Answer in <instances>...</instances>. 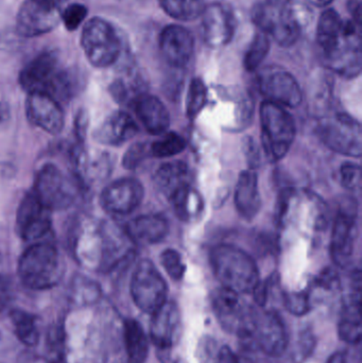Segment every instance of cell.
I'll return each mask as SVG.
<instances>
[{
  "instance_id": "cell-10",
  "label": "cell",
  "mask_w": 362,
  "mask_h": 363,
  "mask_svg": "<svg viewBox=\"0 0 362 363\" xmlns=\"http://www.w3.org/2000/svg\"><path fill=\"white\" fill-rule=\"evenodd\" d=\"M132 300L140 311L152 315L167 302L168 286L151 260L138 262L130 285Z\"/></svg>"
},
{
  "instance_id": "cell-39",
  "label": "cell",
  "mask_w": 362,
  "mask_h": 363,
  "mask_svg": "<svg viewBox=\"0 0 362 363\" xmlns=\"http://www.w3.org/2000/svg\"><path fill=\"white\" fill-rule=\"evenodd\" d=\"M99 287L84 277H77L74 284V294L77 302L91 303L99 298Z\"/></svg>"
},
{
  "instance_id": "cell-28",
  "label": "cell",
  "mask_w": 362,
  "mask_h": 363,
  "mask_svg": "<svg viewBox=\"0 0 362 363\" xmlns=\"http://www.w3.org/2000/svg\"><path fill=\"white\" fill-rule=\"evenodd\" d=\"M123 343L127 363H145L149 354V340L142 326L136 320L123 322Z\"/></svg>"
},
{
  "instance_id": "cell-6",
  "label": "cell",
  "mask_w": 362,
  "mask_h": 363,
  "mask_svg": "<svg viewBox=\"0 0 362 363\" xmlns=\"http://www.w3.org/2000/svg\"><path fill=\"white\" fill-rule=\"evenodd\" d=\"M261 144L268 159L278 162L286 157L295 138L293 116L278 104L264 101L261 106Z\"/></svg>"
},
{
  "instance_id": "cell-12",
  "label": "cell",
  "mask_w": 362,
  "mask_h": 363,
  "mask_svg": "<svg viewBox=\"0 0 362 363\" xmlns=\"http://www.w3.org/2000/svg\"><path fill=\"white\" fill-rule=\"evenodd\" d=\"M318 132L320 140L331 150L348 157H361V125L351 115L338 113L325 119L319 125Z\"/></svg>"
},
{
  "instance_id": "cell-4",
  "label": "cell",
  "mask_w": 362,
  "mask_h": 363,
  "mask_svg": "<svg viewBox=\"0 0 362 363\" xmlns=\"http://www.w3.org/2000/svg\"><path fill=\"white\" fill-rule=\"evenodd\" d=\"M210 264L221 286L238 294H252L259 279L256 262L231 245H219L210 252Z\"/></svg>"
},
{
  "instance_id": "cell-16",
  "label": "cell",
  "mask_w": 362,
  "mask_h": 363,
  "mask_svg": "<svg viewBox=\"0 0 362 363\" xmlns=\"http://www.w3.org/2000/svg\"><path fill=\"white\" fill-rule=\"evenodd\" d=\"M144 186L133 178H123L106 186L100 194L102 209L113 216H127L138 208L144 200Z\"/></svg>"
},
{
  "instance_id": "cell-54",
  "label": "cell",
  "mask_w": 362,
  "mask_h": 363,
  "mask_svg": "<svg viewBox=\"0 0 362 363\" xmlns=\"http://www.w3.org/2000/svg\"><path fill=\"white\" fill-rule=\"evenodd\" d=\"M36 1L42 2V4H49V6H57V8H59L60 4H63L65 0H36Z\"/></svg>"
},
{
  "instance_id": "cell-24",
  "label": "cell",
  "mask_w": 362,
  "mask_h": 363,
  "mask_svg": "<svg viewBox=\"0 0 362 363\" xmlns=\"http://www.w3.org/2000/svg\"><path fill=\"white\" fill-rule=\"evenodd\" d=\"M132 104L138 121L148 133L159 135L169 129V112L159 98L144 93L137 96Z\"/></svg>"
},
{
  "instance_id": "cell-34",
  "label": "cell",
  "mask_w": 362,
  "mask_h": 363,
  "mask_svg": "<svg viewBox=\"0 0 362 363\" xmlns=\"http://www.w3.org/2000/svg\"><path fill=\"white\" fill-rule=\"evenodd\" d=\"M186 148V140L179 134L170 132L161 140L150 145L151 155L154 157H171L180 155Z\"/></svg>"
},
{
  "instance_id": "cell-42",
  "label": "cell",
  "mask_w": 362,
  "mask_h": 363,
  "mask_svg": "<svg viewBox=\"0 0 362 363\" xmlns=\"http://www.w3.org/2000/svg\"><path fill=\"white\" fill-rule=\"evenodd\" d=\"M316 347V338L312 330H305L300 334L298 340L297 350H295V362H304L310 357Z\"/></svg>"
},
{
  "instance_id": "cell-36",
  "label": "cell",
  "mask_w": 362,
  "mask_h": 363,
  "mask_svg": "<svg viewBox=\"0 0 362 363\" xmlns=\"http://www.w3.org/2000/svg\"><path fill=\"white\" fill-rule=\"evenodd\" d=\"M283 300H284L285 308L291 315L297 317L307 315L312 308L310 294L306 291L287 292L284 294Z\"/></svg>"
},
{
  "instance_id": "cell-17",
  "label": "cell",
  "mask_w": 362,
  "mask_h": 363,
  "mask_svg": "<svg viewBox=\"0 0 362 363\" xmlns=\"http://www.w3.org/2000/svg\"><path fill=\"white\" fill-rule=\"evenodd\" d=\"M201 35L204 43L213 48L225 46L233 40L236 17L227 4L215 2L204 6L201 14Z\"/></svg>"
},
{
  "instance_id": "cell-21",
  "label": "cell",
  "mask_w": 362,
  "mask_h": 363,
  "mask_svg": "<svg viewBox=\"0 0 362 363\" xmlns=\"http://www.w3.org/2000/svg\"><path fill=\"white\" fill-rule=\"evenodd\" d=\"M159 48L166 61L174 67H184L191 61L195 40L186 28L169 26L162 32Z\"/></svg>"
},
{
  "instance_id": "cell-18",
  "label": "cell",
  "mask_w": 362,
  "mask_h": 363,
  "mask_svg": "<svg viewBox=\"0 0 362 363\" xmlns=\"http://www.w3.org/2000/svg\"><path fill=\"white\" fill-rule=\"evenodd\" d=\"M60 21L61 12L57 6L26 0L17 13V31L25 38H34L52 31Z\"/></svg>"
},
{
  "instance_id": "cell-49",
  "label": "cell",
  "mask_w": 362,
  "mask_h": 363,
  "mask_svg": "<svg viewBox=\"0 0 362 363\" xmlns=\"http://www.w3.org/2000/svg\"><path fill=\"white\" fill-rule=\"evenodd\" d=\"M87 114L84 112H80L77 116L76 121V131L77 136H78V140L82 142L83 138H84L85 131L87 130Z\"/></svg>"
},
{
  "instance_id": "cell-40",
  "label": "cell",
  "mask_w": 362,
  "mask_h": 363,
  "mask_svg": "<svg viewBox=\"0 0 362 363\" xmlns=\"http://www.w3.org/2000/svg\"><path fill=\"white\" fill-rule=\"evenodd\" d=\"M86 16V6L81 4H72L61 13V21L66 29L74 31L84 23Z\"/></svg>"
},
{
  "instance_id": "cell-47",
  "label": "cell",
  "mask_w": 362,
  "mask_h": 363,
  "mask_svg": "<svg viewBox=\"0 0 362 363\" xmlns=\"http://www.w3.org/2000/svg\"><path fill=\"white\" fill-rule=\"evenodd\" d=\"M291 196H293V190L291 189H284L278 196L276 209V223H282L283 218H284L285 213H287V209H288Z\"/></svg>"
},
{
  "instance_id": "cell-41",
  "label": "cell",
  "mask_w": 362,
  "mask_h": 363,
  "mask_svg": "<svg viewBox=\"0 0 362 363\" xmlns=\"http://www.w3.org/2000/svg\"><path fill=\"white\" fill-rule=\"evenodd\" d=\"M210 349L205 350V354H202V363H239L237 356L229 347H222L214 351L212 345H208Z\"/></svg>"
},
{
  "instance_id": "cell-26",
  "label": "cell",
  "mask_w": 362,
  "mask_h": 363,
  "mask_svg": "<svg viewBox=\"0 0 362 363\" xmlns=\"http://www.w3.org/2000/svg\"><path fill=\"white\" fill-rule=\"evenodd\" d=\"M236 209L244 219L251 221L261 209V200L259 190V179L252 170L240 174L234 194Z\"/></svg>"
},
{
  "instance_id": "cell-8",
  "label": "cell",
  "mask_w": 362,
  "mask_h": 363,
  "mask_svg": "<svg viewBox=\"0 0 362 363\" xmlns=\"http://www.w3.org/2000/svg\"><path fill=\"white\" fill-rule=\"evenodd\" d=\"M212 306L225 332L238 335L244 340H251L259 313L253 307L242 302L240 294L227 288H219L213 294Z\"/></svg>"
},
{
  "instance_id": "cell-37",
  "label": "cell",
  "mask_w": 362,
  "mask_h": 363,
  "mask_svg": "<svg viewBox=\"0 0 362 363\" xmlns=\"http://www.w3.org/2000/svg\"><path fill=\"white\" fill-rule=\"evenodd\" d=\"M161 264L174 281H181L184 277L186 266L183 262L182 255L176 250H165L161 254Z\"/></svg>"
},
{
  "instance_id": "cell-53",
  "label": "cell",
  "mask_w": 362,
  "mask_h": 363,
  "mask_svg": "<svg viewBox=\"0 0 362 363\" xmlns=\"http://www.w3.org/2000/svg\"><path fill=\"white\" fill-rule=\"evenodd\" d=\"M308 4H312L316 6H327L331 4L334 0H305Z\"/></svg>"
},
{
  "instance_id": "cell-9",
  "label": "cell",
  "mask_w": 362,
  "mask_h": 363,
  "mask_svg": "<svg viewBox=\"0 0 362 363\" xmlns=\"http://www.w3.org/2000/svg\"><path fill=\"white\" fill-rule=\"evenodd\" d=\"M81 46L89 63L98 68L113 65L121 52L120 40L114 28L99 17L85 23L81 34Z\"/></svg>"
},
{
  "instance_id": "cell-30",
  "label": "cell",
  "mask_w": 362,
  "mask_h": 363,
  "mask_svg": "<svg viewBox=\"0 0 362 363\" xmlns=\"http://www.w3.org/2000/svg\"><path fill=\"white\" fill-rule=\"evenodd\" d=\"M174 213L179 219L185 222H191L201 215L203 204L200 194L191 187V184L183 186L178 191L170 196Z\"/></svg>"
},
{
  "instance_id": "cell-20",
  "label": "cell",
  "mask_w": 362,
  "mask_h": 363,
  "mask_svg": "<svg viewBox=\"0 0 362 363\" xmlns=\"http://www.w3.org/2000/svg\"><path fill=\"white\" fill-rule=\"evenodd\" d=\"M151 317V340L157 350H171L182 335V315L178 304L167 301Z\"/></svg>"
},
{
  "instance_id": "cell-29",
  "label": "cell",
  "mask_w": 362,
  "mask_h": 363,
  "mask_svg": "<svg viewBox=\"0 0 362 363\" xmlns=\"http://www.w3.org/2000/svg\"><path fill=\"white\" fill-rule=\"evenodd\" d=\"M361 301L344 298L341 317L338 323V335L344 342L357 345L362 335Z\"/></svg>"
},
{
  "instance_id": "cell-1",
  "label": "cell",
  "mask_w": 362,
  "mask_h": 363,
  "mask_svg": "<svg viewBox=\"0 0 362 363\" xmlns=\"http://www.w3.org/2000/svg\"><path fill=\"white\" fill-rule=\"evenodd\" d=\"M259 31L283 47L295 45L310 19L307 9L287 0H261L251 13Z\"/></svg>"
},
{
  "instance_id": "cell-15",
  "label": "cell",
  "mask_w": 362,
  "mask_h": 363,
  "mask_svg": "<svg viewBox=\"0 0 362 363\" xmlns=\"http://www.w3.org/2000/svg\"><path fill=\"white\" fill-rule=\"evenodd\" d=\"M52 226L51 211L44 206L33 191L28 192L19 203L16 215V232L25 241L44 238Z\"/></svg>"
},
{
  "instance_id": "cell-45",
  "label": "cell",
  "mask_w": 362,
  "mask_h": 363,
  "mask_svg": "<svg viewBox=\"0 0 362 363\" xmlns=\"http://www.w3.org/2000/svg\"><path fill=\"white\" fill-rule=\"evenodd\" d=\"M315 285L321 289L329 290V291L338 289L340 286L338 273L332 268L324 269L315 279Z\"/></svg>"
},
{
  "instance_id": "cell-51",
  "label": "cell",
  "mask_w": 362,
  "mask_h": 363,
  "mask_svg": "<svg viewBox=\"0 0 362 363\" xmlns=\"http://www.w3.org/2000/svg\"><path fill=\"white\" fill-rule=\"evenodd\" d=\"M9 118H10V108L6 102L0 101V128L8 123Z\"/></svg>"
},
{
  "instance_id": "cell-25",
  "label": "cell",
  "mask_w": 362,
  "mask_h": 363,
  "mask_svg": "<svg viewBox=\"0 0 362 363\" xmlns=\"http://www.w3.org/2000/svg\"><path fill=\"white\" fill-rule=\"evenodd\" d=\"M77 180L80 185L97 183L108 178L112 169L110 155L99 151H86L78 148L74 152Z\"/></svg>"
},
{
  "instance_id": "cell-46",
  "label": "cell",
  "mask_w": 362,
  "mask_h": 363,
  "mask_svg": "<svg viewBox=\"0 0 362 363\" xmlns=\"http://www.w3.org/2000/svg\"><path fill=\"white\" fill-rule=\"evenodd\" d=\"M244 152L251 169L259 167L261 164V153H259V145L255 143L253 138L248 136L244 138Z\"/></svg>"
},
{
  "instance_id": "cell-13",
  "label": "cell",
  "mask_w": 362,
  "mask_h": 363,
  "mask_svg": "<svg viewBox=\"0 0 362 363\" xmlns=\"http://www.w3.org/2000/svg\"><path fill=\"white\" fill-rule=\"evenodd\" d=\"M259 86L266 101L283 108H297L303 99L301 87L295 77L281 67L265 68L259 74Z\"/></svg>"
},
{
  "instance_id": "cell-2",
  "label": "cell",
  "mask_w": 362,
  "mask_h": 363,
  "mask_svg": "<svg viewBox=\"0 0 362 363\" xmlns=\"http://www.w3.org/2000/svg\"><path fill=\"white\" fill-rule=\"evenodd\" d=\"M19 84L28 94H46L59 102L69 99L76 91L74 77L52 52L42 53L30 61L19 74Z\"/></svg>"
},
{
  "instance_id": "cell-43",
  "label": "cell",
  "mask_w": 362,
  "mask_h": 363,
  "mask_svg": "<svg viewBox=\"0 0 362 363\" xmlns=\"http://www.w3.org/2000/svg\"><path fill=\"white\" fill-rule=\"evenodd\" d=\"M341 183L346 189H356L361 186V168L357 164L346 162L341 166L340 169Z\"/></svg>"
},
{
  "instance_id": "cell-3",
  "label": "cell",
  "mask_w": 362,
  "mask_h": 363,
  "mask_svg": "<svg viewBox=\"0 0 362 363\" xmlns=\"http://www.w3.org/2000/svg\"><path fill=\"white\" fill-rule=\"evenodd\" d=\"M17 273L25 287L48 290L59 285L65 273V264L55 245L38 241L21 254Z\"/></svg>"
},
{
  "instance_id": "cell-19",
  "label": "cell",
  "mask_w": 362,
  "mask_h": 363,
  "mask_svg": "<svg viewBox=\"0 0 362 363\" xmlns=\"http://www.w3.org/2000/svg\"><path fill=\"white\" fill-rule=\"evenodd\" d=\"M26 115L32 125L51 135L61 133L65 125V115L61 104L46 94H28Z\"/></svg>"
},
{
  "instance_id": "cell-35",
  "label": "cell",
  "mask_w": 362,
  "mask_h": 363,
  "mask_svg": "<svg viewBox=\"0 0 362 363\" xmlns=\"http://www.w3.org/2000/svg\"><path fill=\"white\" fill-rule=\"evenodd\" d=\"M208 99V89L203 80L195 78L189 85L186 99V115L189 119H195L203 110Z\"/></svg>"
},
{
  "instance_id": "cell-52",
  "label": "cell",
  "mask_w": 362,
  "mask_h": 363,
  "mask_svg": "<svg viewBox=\"0 0 362 363\" xmlns=\"http://www.w3.org/2000/svg\"><path fill=\"white\" fill-rule=\"evenodd\" d=\"M348 362V355L346 352L339 351L334 353L331 357L329 358L327 363H346Z\"/></svg>"
},
{
  "instance_id": "cell-22",
  "label": "cell",
  "mask_w": 362,
  "mask_h": 363,
  "mask_svg": "<svg viewBox=\"0 0 362 363\" xmlns=\"http://www.w3.org/2000/svg\"><path fill=\"white\" fill-rule=\"evenodd\" d=\"M138 130L137 123L131 115L123 111H115L98 125L93 138L98 144L118 147L135 138Z\"/></svg>"
},
{
  "instance_id": "cell-48",
  "label": "cell",
  "mask_w": 362,
  "mask_h": 363,
  "mask_svg": "<svg viewBox=\"0 0 362 363\" xmlns=\"http://www.w3.org/2000/svg\"><path fill=\"white\" fill-rule=\"evenodd\" d=\"M11 300V286L6 279H0V311L4 308Z\"/></svg>"
},
{
  "instance_id": "cell-23",
  "label": "cell",
  "mask_w": 362,
  "mask_h": 363,
  "mask_svg": "<svg viewBox=\"0 0 362 363\" xmlns=\"http://www.w3.org/2000/svg\"><path fill=\"white\" fill-rule=\"evenodd\" d=\"M123 230L133 245H155L166 238L169 223L161 215H142L130 220Z\"/></svg>"
},
{
  "instance_id": "cell-27",
  "label": "cell",
  "mask_w": 362,
  "mask_h": 363,
  "mask_svg": "<svg viewBox=\"0 0 362 363\" xmlns=\"http://www.w3.org/2000/svg\"><path fill=\"white\" fill-rule=\"evenodd\" d=\"M189 170L184 162L163 164L153 177L155 187L169 200L170 196L188 183Z\"/></svg>"
},
{
  "instance_id": "cell-44",
  "label": "cell",
  "mask_w": 362,
  "mask_h": 363,
  "mask_svg": "<svg viewBox=\"0 0 362 363\" xmlns=\"http://www.w3.org/2000/svg\"><path fill=\"white\" fill-rule=\"evenodd\" d=\"M276 281H278V277L274 274L272 275L270 279H266V281H259V283H257V285L255 286L252 294L253 296H254L255 303H256L259 306H266V304H267L268 302V298H269L271 288L273 287V285Z\"/></svg>"
},
{
  "instance_id": "cell-14",
  "label": "cell",
  "mask_w": 362,
  "mask_h": 363,
  "mask_svg": "<svg viewBox=\"0 0 362 363\" xmlns=\"http://www.w3.org/2000/svg\"><path fill=\"white\" fill-rule=\"evenodd\" d=\"M251 341L266 355L281 357L288 347L289 336L280 313L274 311L259 313Z\"/></svg>"
},
{
  "instance_id": "cell-32",
  "label": "cell",
  "mask_w": 362,
  "mask_h": 363,
  "mask_svg": "<svg viewBox=\"0 0 362 363\" xmlns=\"http://www.w3.org/2000/svg\"><path fill=\"white\" fill-rule=\"evenodd\" d=\"M159 4L169 16L180 21L199 18L205 6L201 0H159Z\"/></svg>"
},
{
  "instance_id": "cell-11",
  "label": "cell",
  "mask_w": 362,
  "mask_h": 363,
  "mask_svg": "<svg viewBox=\"0 0 362 363\" xmlns=\"http://www.w3.org/2000/svg\"><path fill=\"white\" fill-rule=\"evenodd\" d=\"M358 204L346 196L340 201L331 238V256L336 266L346 268L352 262L357 237Z\"/></svg>"
},
{
  "instance_id": "cell-33",
  "label": "cell",
  "mask_w": 362,
  "mask_h": 363,
  "mask_svg": "<svg viewBox=\"0 0 362 363\" xmlns=\"http://www.w3.org/2000/svg\"><path fill=\"white\" fill-rule=\"evenodd\" d=\"M269 49V36L264 32H257L244 55V68L248 72H255L267 57Z\"/></svg>"
},
{
  "instance_id": "cell-5",
  "label": "cell",
  "mask_w": 362,
  "mask_h": 363,
  "mask_svg": "<svg viewBox=\"0 0 362 363\" xmlns=\"http://www.w3.org/2000/svg\"><path fill=\"white\" fill-rule=\"evenodd\" d=\"M359 26L354 21H344L339 34L318 44L323 64L344 78H356L361 72V35Z\"/></svg>"
},
{
  "instance_id": "cell-7",
  "label": "cell",
  "mask_w": 362,
  "mask_h": 363,
  "mask_svg": "<svg viewBox=\"0 0 362 363\" xmlns=\"http://www.w3.org/2000/svg\"><path fill=\"white\" fill-rule=\"evenodd\" d=\"M79 185L77 179L70 178L52 164H46L36 174L33 192L49 211H64L76 202Z\"/></svg>"
},
{
  "instance_id": "cell-38",
  "label": "cell",
  "mask_w": 362,
  "mask_h": 363,
  "mask_svg": "<svg viewBox=\"0 0 362 363\" xmlns=\"http://www.w3.org/2000/svg\"><path fill=\"white\" fill-rule=\"evenodd\" d=\"M150 155V145L147 143H136L123 155V166L128 170L136 169Z\"/></svg>"
},
{
  "instance_id": "cell-50",
  "label": "cell",
  "mask_w": 362,
  "mask_h": 363,
  "mask_svg": "<svg viewBox=\"0 0 362 363\" xmlns=\"http://www.w3.org/2000/svg\"><path fill=\"white\" fill-rule=\"evenodd\" d=\"M350 11L354 17L355 23L361 25V0H351Z\"/></svg>"
},
{
  "instance_id": "cell-31",
  "label": "cell",
  "mask_w": 362,
  "mask_h": 363,
  "mask_svg": "<svg viewBox=\"0 0 362 363\" xmlns=\"http://www.w3.org/2000/svg\"><path fill=\"white\" fill-rule=\"evenodd\" d=\"M9 315L17 339L26 347L38 345L40 334L36 315L17 308L12 309Z\"/></svg>"
}]
</instances>
